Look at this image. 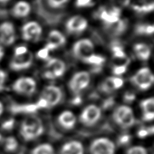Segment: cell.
<instances>
[{
  "label": "cell",
  "instance_id": "8d00e7d4",
  "mask_svg": "<svg viewBox=\"0 0 154 154\" xmlns=\"http://www.w3.org/2000/svg\"><path fill=\"white\" fill-rule=\"evenodd\" d=\"M114 4L115 5L114 7L120 8L122 7H126L130 4V0H112Z\"/></svg>",
  "mask_w": 154,
  "mask_h": 154
},
{
  "label": "cell",
  "instance_id": "5b68a950",
  "mask_svg": "<svg viewBox=\"0 0 154 154\" xmlns=\"http://www.w3.org/2000/svg\"><path fill=\"white\" fill-rule=\"evenodd\" d=\"M101 109L95 104H90L85 107L80 115L81 122L87 126H93L100 119Z\"/></svg>",
  "mask_w": 154,
  "mask_h": 154
},
{
  "label": "cell",
  "instance_id": "30bf717a",
  "mask_svg": "<svg viewBox=\"0 0 154 154\" xmlns=\"http://www.w3.org/2000/svg\"><path fill=\"white\" fill-rule=\"evenodd\" d=\"M42 29L36 22H29L24 24L22 28L23 38L26 41H34L36 42L39 39Z\"/></svg>",
  "mask_w": 154,
  "mask_h": 154
},
{
  "label": "cell",
  "instance_id": "816d5d0a",
  "mask_svg": "<svg viewBox=\"0 0 154 154\" xmlns=\"http://www.w3.org/2000/svg\"><path fill=\"white\" fill-rule=\"evenodd\" d=\"M9 1L10 0H0V3H6Z\"/></svg>",
  "mask_w": 154,
  "mask_h": 154
},
{
  "label": "cell",
  "instance_id": "7c38bea8",
  "mask_svg": "<svg viewBox=\"0 0 154 154\" xmlns=\"http://www.w3.org/2000/svg\"><path fill=\"white\" fill-rule=\"evenodd\" d=\"M15 41V30L13 24L5 22L0 24V43L5 46H10Z\"/></svg>",
  "mask_w": 154,
  "mask_h": 154
},
{
  "label": "cell",
  "instance_id": "f546056e",
  "mask_svg": "<svg viewBox=\"0 0 154 154\" xmlns=\"http://www.w3.org/2000/svg\"><path fill=\"white\" fill-rule=\"evenodd\" d=\"M143 113H153L154 111V100L153 98H147L143 100L140 104Z\"/></svg>",
  "mask_w": 154,
  "mask_h": 154
},
{
  "label": "cell",
  "instance_id": "7402d4cb",
  "mask_svg": "<svg viewBox=\"0 0 154 154\" xmlns=\"http://www.w3.org/2000/svg\"><path fill=\"white\" fill-rule=\"evenodd\" d=\"M48 43H52L57 48L62 46L65 44L66 38L61 33L58 31H51L48 35Z\"/></svg>",
  "mask_w": 154,
  "mask_h": 154
},
{
  "label": "cell",
  "instance_id": "3957f363",
  "mask_svg": "<svg viewBox=\"0 0 154 154\" xmlns=\"http://www.w3.org/2000/svg\"><path fill=\"white\" fill-rule=\"evenodd\" d=\"M154 78L152 71L147 67L139 69L131 78V82L139 89L146 90L152 86Z\"/></svg>",
  "mask_w": 154,
  "mask_h": 154
},
{
  "label": "cell",
  "instance_id": "e0dca14e",
  "mask_svg": "<svg viewBox=\"0 0 154 154\" xmlns=\"http://www.w3.org/2000/svg\"><path fill=\"white\" fill-rule=\"evenodd\" d=\"M10 111L14 114H32L38 110V106L36 103L29 104H11Z\"/></svg>",
  "mask_w": 154,
  "mask_h": 154
},
{
  "label": "cell",
  "instance_id": "4dcf8cb0",
  "mask_svg": "<svg viewBox=\"0 0 154 154\" xmlns=\"http://www.w3.org/2000/svg\"><path fill=\"white\" fill-rule=\"evenodd\" d=\"M15 125V120L13 118H10L7 120L4 121L2 124L1 129L4 131H11L14 127Z\"/></svg>",
  "mask_w": 154,
  "mask_h": 154
},
{
  "label": "cell",
  "instance_id": "603a6c76",
  "mask_svg": "<svg viewBox=\"0 0 154 154\" xmlns=\"http://www.w3.org/2000/svg\"><path fill=\"white\" fill-rule=\"evenodd\" d=\"M84 63H87V64L92 65L93 67H97V66H102L104 63L106 61L105 58L101 56V55L93 54L89 57L85 59L82 60Z\"/></svg>",
  "mask_w": 154,
  "mask_h": 154
},
{
  "label": "cell",
  "instance_id": "7dc6e473",
  "mask_svg": "<svg viewBox=\"0 0 154 154\" xmlns=\"http://www.w3.org/2000/svg\"><path fill=\"white\" fill-rule=\"evenodd\" d=\"M43 76H44V78L48 79H56V78H55L54 75H53V74H52L51 71L48 70V69H47L45 71V72L43 73Z\"/></svg>",
  "mask_w": 154,
  "mask_h": 154
},
{
  "label": "cell",
  "instance_id": "60d3db41",
  "mask_svg": "<svg viewBox=\"0 0 154 154\" xmlns=\"http://www.w3.org/2000/svg\"><path fill=\"white\" fill-rule=\"evenodd\" d=\"M92 4V0H76V5L79 8L89 6Z\"/></svg>",
  "mask_w": 154,
  "mask_h": 154
},
{
  "label": "cell",
  "instance_id": "b9f144b4",
  "mask_svg": "<svg viewBox=\"0 0 154 154\" xmlns=\"http://www.w3.org/2000/svg\"><path fill=\"white\" fill-rule=\"evenodd\" d=\"M28 52V50L25 46H18L14 50V56H21Z\"/></svg>",
  "mask_w": 154,
  "mask_h": 154
},
{
  "label": "cell",
  "instance_id": "d6986e66",
  "mask_svg": "<svg viewBox=\"0 0 154 154\" xmlns=\"http://www.w3.org/2000/svg\"><path fill=\"white\" fill-rule=\"evenodd\" d=\"M127 29V22L125 20H121L114 23L106 24V30L109 34L115 36L122 35Z\"/></svg>",
  "mask_w": 154,
  "mask_h": 154
},
{
  "label": "cell",
  "instance_id": "52a82bcc",
  "mask_svg": "<svg viewBox=\"0 0 154 154\" xmlns=\"http://www.w3.org/2000/svg\"><path fill=\"white\" fill-rule=\"evenodd\" d=\"M12 88L18 94L31 96L36 90V82L31 78H20L13 84Z\"/></svg>",
  "mask_w": 154,
  "mask_h": 154
},
{
  "label": "cell",
  "instance_id": "836d02e7",
  "mask_svg": "<svg viewBox=\"0 0 154 154\" xmlns=\"http://www.w3.org/2000/svg\"><path fill=\"white\" fill-rule=\"evenodd\" d=\"M126 69L127 67L125 65H114L112 71L116 75H121L126 72Z\"/></svg>",
  "mask_w": 154,
  "mask_h": 154
},
{
  "label": "cell",
  "instance_id": "bcb514c9",
  "mask_svg": "<svg viewBox=\"0 0 154 154\" xmlns=\"http://www.w3.org/2000/svg\"><path fill=\"white\" fill-rule=\"evenodd\" d=\"M154 117V113H143V120L145 122H150L152 121Z\"/></svg>",
  "mask_w": 154,
  "mask_h": 154
},
{
  "label": "cell",
  "instance_id": "c3c4849f",
  "mask_svg": "<svg viewBox=\"0 0 154 154\" xmlns=\"http://www.w3.org/2000/svg\"><path fill=\"white\" fill-rule=\"evenodd\" d=\"M81 102H82V99L79 95H76V97L74 98L72 101V104H75V105H78V104H79Z\"/></svg>",
  "mask_w": 154,
  "mask_h": 154
},
{
  "label": "cell",
  "instance_id": "f1b7e54d",
  "mask_svg": "<svg viewBox=\"0 0 154 154\" xmlns=\"http://www.w3.org/2000/svg\"><path fill=\"white\" fill-rule=\"evenodd\" d=\"M133 8L134 11H136L139 14H147L152 12L153 10L154 5L153 2H150L141 5H134Z\"/></svg>",
  "mask_w": 154,
  "mask_h": 154
},
{
  "label": "cell",
  "instance_id": "d6a6232c",
  "mask_svg": "<svg viewBox=\"0 0 154 154\" xmlns=\"http://www.w3.org/2000/svg\"><path fill=\"white\" fill-rule=\"evenodd\" d=\"M126 154H147L145 148L141 146H135L130 148Z\"/></svg>",
  "mask_w": 154,
  "mask_h": 154
},
{
  "label": "cell",
  "instance_id": "6da1fadb",
  "mask_svg": "<svg viewBox=\"0 0 154 154\" xmlns=\"http://www.w3.org/2000/svg\"><path fill=\"white\" fill-rule=\"evenodd\" d=\"M43 131L41 120L36 116H31L25 118L22 122L20 133L24 141H31L39 137Z\"/></svg>",
  "mask_w": 154,
  "mask_h": 154
},
{
  "label": "cell",
  "instance_id": "cb8c5ba5",
  "mask_svg": "<svg viewBox=\"0 0 154 154\" xmlns=\"http://www.w3.org/2000/svg\"><path fill=\"white\" fill-rule=\"evenodd\" d=\"M154 27L152 24H139L135 27V33L140 35H151L153 34Z\"/></svg>",
  "mask_w": 154,
  "mask_h": 154
},
{
  "label": "cell",
  "instance_id": "9c48e42d",
  "mask_svg": "<svg viewBox=\"0 0 154 154\" xmlns=\"http://www.w3.org/2000/svg\"><path fill=\"white\" fill-rule=\"evenodd\" d=\"M42 98L45 99L48 107H54L62 100V92L59 87L56 86H48L43 89Z\"/></svg>",
  "mask_w": 154,
  "mask_h": 154
},
{
  "label": "cell",
  "instance_id": "2e32d148",
  "mask_svg": "<svg viewBox=\"0 0 154 154\" xmlns=\"http://www.w3.org/2000/svg\"><path fill=\"white\" fill-rule=\"evenodd\" d=\"M60 125L66 130H72L75 126L76 118L75 114L70 111L62 112L58 117Z\"/></svg>",
  "mask_w": 154,
  "mask_h": 154
},
{
  "label": "cell",
  "instance_id": "ab89813d",
  "mask_svg": "<svg viewBox=\"0 0 154 154\" xmlns=\"http://www.w3.org/2000/svg\"><path fill=\"white\" fill-rule=\"evenodd\" d=\"M7 75L4 71L0 69V92L4 89V84L6 80Z\"/></svg>",
  "mask_w": 154,
  "mask_h": 154
},
{
  "label": "cell",
  "instance_id": "8992f818",
  "mask_svg": "<svg viewBox=\"0 0 154 154\" xmlns=\"http://www.w3.org/2000/svg\"><path fill=\"white\" fill-rule=\"evenodd\" d=\"M91 154H114L115 145L108 139L100 138L93 141L90 147Z\"/></svg>",
  "mask_w": 154,
  "mask_h": 154
},
{
  "label": "cell",
  "instance_id": "4fadbf2b",
  "mask_svg": "<svg viewBox=\"0 0 154 154\" xmlns=\"http://www.w3.org/2000/svg\"><path fill=\"white\" fill-rule=\"evenodd\" d=\"M87 21L81 16H75L70 18L66 23V29L70 34H81L87 29Z\"/></svg>",
  "mask_w": 154,
  "mask_h": 154
},
{
  "label": "cell",
  "instance_id": "8fae6325",
  "mask_svg": "<svg viewBox=\"0 0 154 154\" xmlns=\"http://www.w3.org/2000/svg\"><path fill=\"white\" fill-rule=\"evenodd\" d=\"M33 60L31 52H26L21 56H14L10 63L11 69L14 71H22L30 67Z\"/></svg>",
  "mask_w": 154,
  "mask_h": 154
},
{
  "label": "cell",
  "instance_id": "277c9868",
  "mask_svg": "<svg viewBox=\"0 0 154 154\" xmlns=\"http://www.w3.org/2000/svg\"><path fill=\"white\" fill-rule=\"evenodd\" d=\"M90 75L86 71H80L74 75L69 82V88L71 91L76 95L86 88L89 84Z\"/></svg>",
  "mask_w": 154,
  "mask_h": 154
},
{
  "label": "cell",
  "instance_id": "44dd1931",
  "mask_svg": "<svg viewBox=\"0 0 154 154\" xmlns=\"http://www.w3.org/2000/svg\"><path fill=\"white\" fill-rule=\"evenodd\" d=\"M134 51L139 59L147 60L149 59L151 50L149 46L145 43H137L134 46Z\"/></svg>",
  "mask_w": 154,
  "mask_h": 154
},
{
  "label": "cell",
  "instance_id": "9a60e30c",
  "mask_svg": "<svg viewBox=\"0 0 154 154\" xmlns=\"http://www.w3.org/2000/svg\"><path fill=\"white\" fill-rule=\"evenodd\" d=\"M47 69L50 71L55 78H60L66 71V65L62 60L57 59H49L47 64Z\"/></svg>",
  "mask_w": 154,
  "mask_h": 154
},
{
  "label": "cell",
  "instance_id": "ac0fdd59",
  "mask_svg": "<svg viewBox=\"0 0 154 154\" xmlns=\"http://www.w3.org/2000/svg\"><path fill=\"white\" fill-rule=\"evenodd\" d=\"M60 154H84L83 146L79 141H70L62 147Z\"/></svg>",
  "mask_w": 154,
  "mask_h": 154
},
{
  "label": "cell",
  "instance_id": "7bdbcfd3",
  "mask_svg": "<svg viewBox=\"0 0 154 154\" xmlns=\"http://www.w3.org/2000/svg\"><path fill=\"white\" fill-rule=\"evenodd\" d=\"M114 86H115L116 90L120 88L124 84L123 79L118 78V77H114Z\"/></svg>",
  "mask_w": 154,
  "mask_h": 154
},
{
  "label": "cell",
  "instance_id": "f5cc1de1",
  "mask_svg": "<svg viewBox=\"0 0 154 154\" xmlns=\"http://www.w3.org/2000/svg\"><path fill=\"white\" fill-rule=\"evenodd\" d=\"M2 136L1 134H0V142L2 141Z\"/></svg>",
  "mask_w": 154,
  "mask_h": 154
},
{
  "label": "cell",
  "instance_id": "74e56055",
  "mask_svg": "<svg viewBox=\"0 0 154 154\" xmlns=\"http://www.w3.org/2000/svg\"><path fill=\"white\" fill-rule=\"evenodd\" d=\"M135 98H136L135 95L131 92H126L125 95H124V101H125L126 103H133V101L135 100Z\"/></svg>",
  "mask_w": 154,
  "mask_h": 154
},
{
  "label": "cell",
  "instance_id": "d590c367",
  "mask_svg": "<svg viewBox=\"0 0 154 154\" xmlns=\"http://www.w3.org/2000/svg\"><path fill=\"white\" fill-rule=\"evenodd\" d=\"M49 51L46 48H43L37 52V56L38 59L43 60H49Z\"/></svg>",
  "mask_w": 154,
  "mask_h": 154
},
{
  "label": "cell",
  "instance_id": "83f0119b",
  "mask_svg": "<svg viewBox=\"0 0 154 154\" xmlns=\"http://www.w3.org/2000/svg\"><path fill=\"white\" fill-rule=\"evenodd\" d=\"M112 51L113 52L115 59H123L126 58V55L123 50L122 46L120 43L117 42L113 43L112 46Z\"/></svg>",
  "mask_w": 154,
  "mask_h": 154
},
{
  "label": "cell",
  "instance_id": "ffe728a7",
  "mask_svg": "<svg viewBox=\"0 0 154 154\" xmlns=\"http://www.w3.org/2000/svg\"><path fill=\"white\" fill-rule=\"evenodd\" d=\"M31 12V5L24 1L16 3L12 9V14L17 18H24L29 14Z\"/></svg>",
  "mask_w": 154,
  "mask_h": 154
},
{
  "label": "cell",
  "instance_id": "f35d334b",
  "mask_svg": "<svg viewBox=\"0 0 154 154\" xmlns=\"http://www.w3.org/2000/svg\"><path fill=\"white\" fill-rule=\"evenodd\" d=\"M149 135H150V133L148 128H142L137 132V136L140 139H145Z\"/></svg>",
  "mask_w": 154,
  "mask_h": 154
},
{
  "label": "cell",
  "instance_id": "681fc988",
  "mask_svg": "<svg viewBox=\"0 0 154 154\" xmlns=\"http://www.w3.org/2000/svg\"><path fill=\"white\" fill-rule=\"evenodd\" d=\"M4 55V50H3L2 48L0 47V60L3 59Z\"/></svg>",
  "mask_w": 154,
  "mask_h": 154
},
{
  "label": "cell",
  "instance_id": "484cf974",
  "mask_svg": "<svg viewBox=\"0 0 154 154\" xmlns=\"http://www.w3.org/2000/svg\"><path fill=\"white\" fill-rule=\"evenodd\" d=\"M100 89L104 93H108V94H109V93L116 90L114 77H109V78H106L101 84Z\"/></svg>",
  "mask_w": 154,
  "mask_h": 154
},
{
  "label": "cell",
  "instance_id": "ba28073f",
  "mask_svg": "<svg viewBox=\"0 0 154 154\" xmlns=\"http://www.w3.org/2000/svg\"><path fill=\"white\" fill-rule=\"evenodd\" d=\"M73 53L75 57L81 60L94 54V46L88 39L80 40L73 46Z\"/></svg>",
  "mask_w": 154,
  "mask_h": 154
},
{
  "label": "cell",
  "instance_id": "4316f807",
  "mask_svg": "<svg viewBox=\"0 0 154 154\" xmlns=\"http://www.w3.org/2000/svg\"><path fill=\"white\" fill-rule=\"evenodd\" d=\"M18 146V141L13 136H9L4 141V149L7 152H14L17 149Z\"/></svg>",
  "mask_w": 154,
  "mask_h": 154
},
{
  "label": "cell",
  "instance_id": "d4e9b609",
  "mask_svg": "<svg viewBox=\"0 0 154 154\" xmlns=\"http://www.w3.org/2000/svg\"><path fill=\"white\" fill-rule=\"evenodd\" d=\"M31 154H55V152L51 145L43 143L35 147L32 149Z\"/></svg>",
  "mask_w": 154,
  "mask_h": 154
},
{
  "label": "cell",
  "instance_id": "7a4b0ae2",
  "mask_svg": "<svg viewBox=\"0 0 154 154\" xmlns=\"http://www.w3.org/2000/svg\"><path fill=\"white\" fill-rule=\"evenodd\" d=\"M113 119L117 124L123 128H128L135 122L133 111L131 107L122 105L118 107L113 114Z\"/></svg>",
  "mask_w": 154,
  "mask_h": 154
},
{
  "label": "cell",
  "instance_id": "5bb4252c",
  "mask_svg": "<svg viewBox=\"0 0 154 154\" xmlns=\"http://www.w3.org/2000/svg\"><path fill=\"white\" fill-rule=\"evenodd\" d=\"M121 10L120 8L113 7L111 9H101L100 12V18L103 21L105 24L114 23L120 20Z\"/></svg>",
  "mask_w": 154,
  "mask_h": 154
},
{
  "label": "cell",
  "instance_id": "f907efd6",
  "mask_svg": "<svg viewBox=\"0 0 154 154\" xmlns=\"http://www.w3.org/2000/svg\"><path fill=\"white\" fill-rule=\"evenodd\" d=\"M3 111H4V106H3L2 103L0 102V115L2 114Z\"/></svg>",
  "mask_w": 154,
  "mask_h": 154
},
{
  "label": "cell",
  "instance_id": "ee69618b",
  "mask_svg": "<svg viewBox=\"0 0 154 154\" xmlns=\"http://www.w3.org/2000/svg\"><path fill=\"white\" fill-rule=\"evenodd\" d=\"M114 103V100L112 98H109L108 99H106L105 101H104L103 103V108L104 109H109L110 107L113 106V104Z\"/></svg>",
  "mask_w": 154,
  "mask_h": 154
},
{
  "label": "cell",
  "instance_id": "1f68e13d",
  "mask_svg": "<svg viewBox=\"0 0 154 154\" xmlns=\"http://www.w3.org/2000/svg\"><path fill=\"white\" fill-rule=\"evenodd\" d=\"M69 0H48V4L53 8H61Z\"/></svg>",
  "mask_w": 154,
  "mask_h": 154
},
{
  "label": "cell",
  "instance_id": "f6af8a7d",
  "mask_svg": "<svg viewBox=\"0 0 154 154\" xmlns=\"http://www.w3.org/2000/svg\"><path fill=\"white\" fill-rule=\"evenodd\" d=\"M36 104L39 109H45V108H47V107H48V103H47V101H45V99H44V98L42 97L40 98L38 100Z\"/></svg>",
  "mask_w": 154,
  "mask_h": 154
},
{
  "label": "cell",
  "instance_id": "e575fe53",
  "mask_svg": "<svg viewBox=\"0 0 154 154\" xmlns=\"http://www.w3.org/2000/svg\"><path fill=\"white\" fill-rule=\"evenodd\" d=\"M131 140V136L128 134H125L121 135L119 138H118V144L120 145H128L130 143Z\"/></svg>",
  "mask_w": 154,
  "mask_h": 154
}]
</instances>
